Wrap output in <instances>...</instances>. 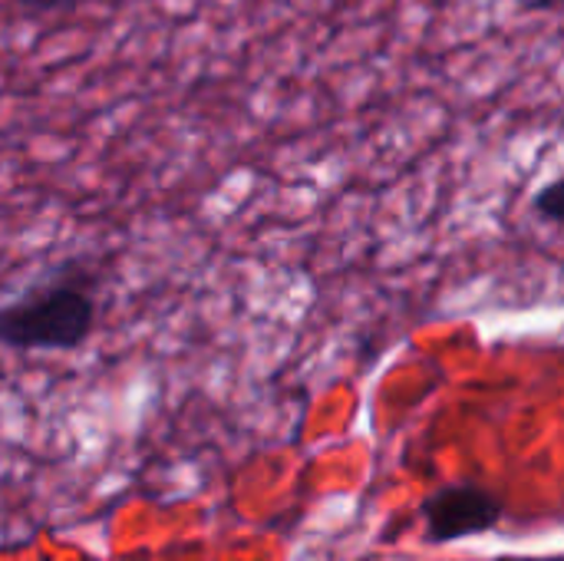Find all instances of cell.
Instances as JSON below:
<instances>
[{"label":"cell","instance_id":"obj_2","mask_svg":"<svg viewBox=\"0 0 564 561\" xmlns=\"http://www.w3.org/2000/svg\"><path fill=\"white\" fill-rule=\"evenodd\" d=\"M502 503L479 486H446L423 503V522L430 542H456L496 529Z\"/></svg>","mask_w":564,"mask_h":561},{"label":"cell","instance_id":"obj_3","mask_svg":"<svg viewBox=\"0 0 564 561\" xmlns=\"http://www.w3.org/2000/svg\"><path fill=\"white\" fill-rule=\"evenodd\" d=\"M532 212H535L542 222L564 225V179H555V182H549L545 188H539V195L532 198Z\"/></svg>","mask_w":564,"mask_h":561},{"label":"cell","instance_id":"obj_1","mask_svg":"<svg viewBox=\"0 0 564 561\" xmlns=\"http://www.w3.org/2000/svg\"><path fill=\"white\" fill-rule=\"evenodd\" d=\"M96 274L83 258H66L30 281L0 311L10 350H76L96 327Z\"/></svg>","mask_w":564,"mask_h":561},{"label":"cell","instance_id":"obj_4","mask_svg":"<svg viewBox=\"0 0 564 561\" xmlns=\"http://www.w3.org/2000/svg\"><path fill=\"white\" fill-rule=\"evenodd\" d=\"M13 3L30 17H43V13H53V10H69L76 0H13Z\"/></svg>","mask_w":564,"mask_h":561}]
</instances>
